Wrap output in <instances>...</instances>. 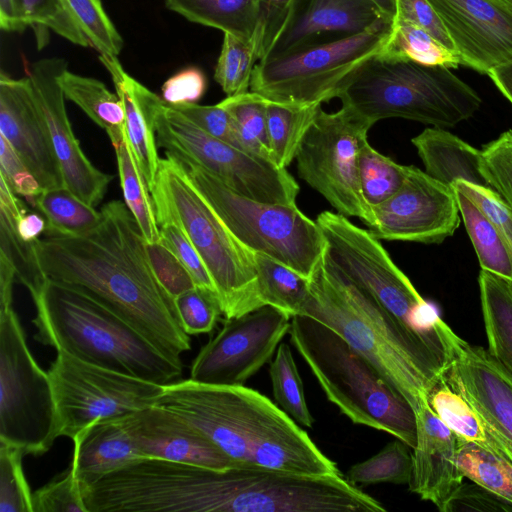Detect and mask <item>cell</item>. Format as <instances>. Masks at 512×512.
Wrapping results in <instances>:
<instances>
[{
    "label": "cell",
    "instance_id": "55",
    "mask_svg": "<svg viewBox=\"0 0 512 512\" xmlns=\"http://www.w3.org/2000/svg\"><path fill=\"white\" fill-rule=\"evenodd\" d=\"M207 78L204 72L189 66L168 78L162 85V99L169 105L195 104L205 94Z\"/></svg>",
    "mask_w": 512,
    "mask_h": 512
},
{
    "label": "cell",
    "instance_id": "9",
    "mask_svg": "<svg viewBox=\"0 0 512 512\" xmlns=\"http://www.w3.org/2000/svg\"><path fill=\"white\" fill-rule=\"evenodd\" d=\"M316 222L325 239L326 258L407 330L446 355L436 329L437 308L419 294L381 240L337 212L323 211Z\"/></svg>",
    "mask_w": 512,
    "mask_h": 512
},
{
    "label": "cell",
    "instance_id": "53",
    "mask_svg": "<svg viewBox=\"0 0 512 512\" xmlns=\"http://www.w3.org/2000/svg\"><path fill=\"white\" fill-rule=\"evenodd\" d=\"M0 177L16 195L24 197L29 204L35 205V199L42 188L10 143L1 135Z\"/></svg>",
    "mask_w": 512,
    "mask_h": 512
},
{
    "label": "cell",
    "instance_id": "39",
    "mask_svg": "<svg viewBox=\"0 0 512 512\" xmlns=\"http://www.w3.org/2000/svg\"><path fill=\"white\" fill-rule=\"evenodd\" d=\"M457 465L465 478L512 504V462L459 438Z\"/></svg>",
    "mask_w": 512,
    "mask_h": 512
},
{
    "label": "cell",
    "instance_id": "35",
    "mask_svg": "<svg viewBox=\"0 0 512 512\" xmlns=\"http://www.w3.org/2000/svg\"><path fill=\"white\" fill-rule=\"evenodd\" d=\"M18 198L0 202V254L7 256L16 270V280L23 284L34 300L43 289L47 278L37 262L33 243H26L16 232L15 223L27 212Z\"/></svg>",
    "mask_w": 512,
    "mask_h": 512
},
{
    "label": "cell",
    "instance_id": "38",
    "mask_svg": "<svg viewBox=\"0 0 512 512\" xmlns=\"http://www.w3.org/2000/svg\"><path fill=\"white\" fill-rule=\"evenodd\" d=\"M267 103V99L252 91L227 96L219 102L231 115L243 149L273 163L267 128Z\"/></svg>",
    "mask_w": 512,
    "mask_h": 512
},
{
    "label": "cell",
    "instance_id": "25",
    "mask_svg": "<svg viewBox=\"0 0 512 512\" xmlns=\"http://www.w3.org/2000/svg\"><path fill=\"white\" fill-rule=\"evenodd\" d=\"M127 416L97 420L72 439L70 464L82 488L143 458L127 427Z\"/></svg>",
    "mask_w": 512,
    "mask_h": 512
},
{
    "label": "cell",
    "instance_id": "6",
    "mask_svg": "<svg viewBox=\"0 0 512 512\" xmlns=\"http://www.w3.org/2000/svg\"><path fill=\"white\" fill-rule=\"evenodd\" d=\"M158 226L172 222L186 234L215 285L223 315L234 318L262 306L255 269L243 247L169 152L160 158L151 190Z\"/></svg>",
    "mask_w": 512,
    "mask_h": 512
},
{
    "label": "cell",
    "instance_id": "1",
    "mask_svg": "<svg viewBox=\"0 0 512 512\" xmlns=\"http://www.w3.org/2000/svg\"><path fill=\"white\" fill-rule=\"evenodd\" d=\"M92 231L71 237L45 236L33 243L48 280L91 297L137 330L163 356L182 366L191 348L175 299L156 277L139 226L119 200L101 208Z\"/></svg>",
    "mask_w": 512,
    "mask_h": 512
},
{
    "label": "cell",
    "instance_id": "33",
    "mask_svg": "<svg viewBox=\"0 0 512 512\" xmlns=\"http://www.w3.org/2000/svg\"><path fill=\"white\" fill-rule=\"evenodd\" d=\"M46 221L45 236L73 237L98 226L101 211L85 203L66 187L42 190L35 205Z\"/></svg>",
    "mask_w": 512,
    "mask_h": 512
},
{
    "label": "cell",
    "instance_id": "56",
    "mask_svg": "<svg viewBox=\"0 0 512 512\" xmlns=\"http://www.w3.org/2000/svg\"><path fill=\"white\" fill-rule=\"evenodd\" d=\"M394 19L405 20L421 27L445 48L456 53L442 20L428 0H396Z\"/></svg>",
    "mask_w": 512,
    "mask_h": 512
},
{
    "label": "cell",
    "instance_id": "19",
    "mask_svg": "<svg viewBox=\"0 0 512 512\" xmlns=\"http://www.w3.org/2000/svg\"><path fill=\"white\" fill-rule=\"evenodd\" d=\"M461 64L488 74L512 61V7L503 0H428Z\"/></svg>",
    "mask_w": 512,
    "mask_h": 512
},
{
    "label": "cell",
    "instance_id": "32",
    "mask_svg": "<svg viewBox=\"0 0 512 512\" xmlns=\"http://www.w3.org/2000/svg\"><path fill=\"white\" fill-rule=\"evenodd\" d=\"M461 218L475 249L481 270L512 284V255L495 222L460 190L453 187Z\"/></svg>",
    "mask_w": 512,
    "mask_h": 512
},
{
    "label": "cell",
    "instance_id": "37",
    "mask_svg": "<svg viewBox=\"0 0 512 512\" xmlns=\"http://www.w3.org/2000/svg\"><path fill=\"white\" fill-rule=\"evenodd\" d=\"M377 56L427 66L456 68L461 64L457 53L445 48L421 27L400 19H394L388 41Z\"/></svg>",
    "mask_w": 512,
    "mask_h": 512
},
{
    "label": "cell",
    "instance_id": "3",
    "mask_svg": "<svg viewBox=\"0 0 512 512\" xmlns=\"http://www.w3.org/2000/svg\"><path fill=\"white\" fill-rule=\"evenodd\" d=\"M303 315L342 336L416 411L446 372V356L391 316L325 256L310 279Z\"/></svg>",
    "mask_w": 512,
    "mask_h": 512
},
{
    "label": "cell",
    "instance_id": "2",
    "mask_svg": "<svg viewBox=\"0 0 512 512\" xmlns=\"http://www.w3.org/2000/svg\"><path fill=\"white\" fill-rule=\"evenodd\" d=\"M157 405L175 412L241 466L304 475H340L309 435L278 405L244 385L186 379L163 385Z\"/></svg>",
    "mask_w": 512,
    "mask_h": 512
},
{
    "label": "cell",
    "instance_id": "34",
    "mask_svg": "<svg viewBox=\"0 0 512 512\" xmlns=\"http://www.w3.org/2000/svg\"><path fill=\"white\" fill-rule=\"evenodd\" d=\"M321 105L267 103V128L273 163L286 169L314 122Z\"/></svg>",
    "mask_w": 512,
    "mask_h": 512
},
{
    "label": "cell",
    "instance_id": "21",
    "mask_svg": "<svg viewBox=\"0 0 512 512\" xmlns=\"http://www.w3.org/2000/svg\"><path fill=\"white\" fill-rule=\"evenodd\" d=\"M0 135L27 165L42 190L64 186L29 77L13 79L1 72Z\"/></svg>",
    "mask_w": 512,
    "mask_h": 512
},
{
    "label": "cell",
    "instance_id": "18",
    "mask_svg": "<svg viewBox=\"0 0 512 512\" xmlns=\"http://www.w3.org/2000/svg\"><path fill=\"white\" fill-rule=\"evenodd\" d=\"M66 68L63 58H45L32 64L28 77L59 163L64 187L94 207L104 198L113 175L101 172L90 162L73 133L59 84V76Z\"/></svg>",
    "mask_w": 512,
    "mask_h": 512
},
{
    "label": "cell",
    "instance_id": "30",
    "mask_svg": "<svg viewBox=\"0 0 512 512\" xmlns=\"http://www.w3.org/2000/svg\"><path fill=\"white\" fill-rule=\"evenodd\" d=\"M65 98L74 102L93 122L103 128L111 143L125 134V110L117 93H112L101 81L70 72L59 76Z\"/></svg>",
    "mask_w": 512,
    "mask_h": 512
},
{
    "label": "cell",
    "instance_id": "15",
    "mask_svg": "<svg viewBox=\"0 0 512 512\" xmlns=\"http://www.w3.org/2000/svg\"><path fill=\"white\" fill-rule=\"evenodd\" d=\"M290 322L291 317L268 305L226 319L195 357L190 379L209 385H244L271 360Z\"/></svg>",
    "mask_w": 512,
    "mask_h": 512
},
{
    "label": "cell",
    "instance_id": "57",
    "mask_svg": "<svg viewBox=\"0 0 512 512\" xmlns=\"http://www.w3.org/2000/svg\"><path fill=\"white\" fill-rule=\"evenodd\" d=\"M511 511L512 504L487 489L463 482L450 500L446 512L453 511Z\"/></svg>",
    "mask_w": 512,
    "mask_h": 512
},
{
    "label": "cell",
    "instance_id": "60",
    "mask_svg": "<svg viewBox=\"0 0 512 512\" xmlns=\"http://www.w3.org/2000/svg\"><path fill=\"white\" fill-rule=\"evenodd\" d=\"M15 228L21 240L26 243H34L45 232L46 221L42 215L27 211L17 220Z\"/></svg>",
    "mask_w": 512,
    "mask_h": 512
},
{
    "label": "cell",
    "instance_id": "58",
    "mask_svg": "<svg viewBox=\"0 0 512 512\" xmlns=\"http://www.w3.org/2000/svg\"><path fill=\"white\" fill-rule=\"evenodd\" d=\"M260 3L261 18L257 39L260 44L262 57L265 48L276 37L287 21L295 0H260Z\"/></svg>",
    "mask_w": 512,
    "mask_h": 512
},
{
    "label": "cell",
    "instance_id": "29",
    "mask_svg": "<svg viewBox=\"0 0 512 512\" xmlns=\"http://www.w3.org/2000/svg\"><path fill=\"white\" fill-rule=\"evenodd\" d=\"M255 269L259 297L289 317L303 315L311 296L310 280L272 257L247 249Z\"/></svg>",
    "mask_w": 512,
    "mask_h": 512
},
{
    "label": "cell",
    "instance_id": "28",
    "mask_svg": "<svg viewBox=\"0 0 512 512\" xmlns=\"http://www.w3.org/2000/svg\"><path fill=\"white\" fill-rule=\"evenodd\" d=\"M478 282L488 352L512 376V284L484 270Z\"/></svg>",
    "mask_w": 512,
    "mask_h": 512
},
{
    "label": "cell",
    "instance_id": "46",
    "mask_svg": "<svg viewBox=\"0 0 512 512\" xmlns=\"http://www.w3.org/2000/svg\"><path fill=\"white\" fill-rule=\"evenodd\" d=\"M25 451L0 440V512H33L32 493L23 470Z\"/></svg>",
    "mask_w": 512,
    "mask_h": 512
},
{
    "label": "cell",
    "instance_id": "7",
    "mask_svg": "<svg viewBox=\"0 0 512 512\" xmlns=\"http://www.w3.org/2000/svg\"><path fill=\"white\" fill-rule=\"evenodd\" d=\"M450 69L376 55L360 68L338 98L373 124L403 118L451 128L474 116L482 100Z\"/></svg>",
    "mask_w": 512,
    "mask_h": 512
},
{
    "label": "cell",
    "instance_id": "59",
    "mask_svg": "<svg viewBox=\"0 0 512 512\" xmlns=\"http://www.w3.org/2000/svg\"><path fill=\"white\" fill-rule=\"evenodd\" d=\"M0 26L6 32H22L29 27L20 0H0Z\"/></svg>",
    "mask_w": 512,
    "mask_h": 512
},
{
    "label": "cell",
    "instance_id": "44",
    "mask_svg": "<svg viewBox=\"0 0 512 512\" xmlns=\"http://www.w3.org/2000/svg\"><path fill=\"white\" fill-rule=\"evenodd\" d=\"M20 3L29 27L35 29L40 48L45 43L44 37L48 30L73 44L91 47L63 0H20Z\"/></svg>",
    "mask_w": 512,
    "mask_h": 512
},
{
    "label": "cell",
    "instance_id": "64",
    "mask_svg": "<svg viewBox=\"0 0 512 512\" xmlns=\"http://www.w3.org/2000/svg\"><path fill=\"white\" fill-rule=\"evenodd\" d=\"M503 1L512 7V0H503Z\"/></svg>",
    "mask_w": 512,
    "mask_h": 512
},
{
    "label": "cell",
    "instance_id": "16",
    "mask_svg": "<svg viewBox=\"0 0 512 512\" xmlns=\"http://www.w3.org/2000/svg\"><path fill=\"white\" fill-rule=\"evenodd\" d=\"M372 210L375 224L368 230L379 240L439 244L460 225L454 188L415 166H407L400 189Z\"/></svg>",
    "mask_w": 512,
    "mask_h": 512
},
{
    "label": "cell",
    "instance_id": "48",
    "mask_svg": "<svg viewBox=\"0 0 512 512\" xmlns=\"http://www.w3.org/2000/svg\"><path fill=\"white\" fill-rule=\"evenodd\" d=\"M175 304L188 335L211 332L223 314L218 295L198 287L177 296Z\"/></svg>",
    "mask_w": 512,
    "mask_h": 512
},
{
    "label": "cell",
    "instance_id": "62",
    "mask_svg": "<svg viewBox=\"0 0 512 512\" xmlns=\"http://www.w3.org/2000/svg\"><path fill=\"white\" fill-rule=\"evenodd\" d=\"M487 75L512 104V61L493 68Z\"/></svg>",
    "mask_w": 512,
    "mask_h": 512
},
{
    "label": "cell",
    "instance_id": "47",
    "mask_svg": "<svg viewBox=\"0 0 512 512\" xmlns=\"http://www.w3.org/2000/svg\"><path fill=\"white\" fill-rule=\"evenodd\" d=\"M33 512H87L73 467L32 493Z\"/></svg>",
    "mask_w": 512,
    "mask_h": 512
},
{
    "label": "cell",
    "instance_id": "26",
    "mask_svg": "<svg viewBox=\"0 0 512 512\" xmlns=\"http://www.w3.org/2000/svg\"><path fill=\"white\" fill-rule=\"evenodd\" d=\"M411 142L432 178L450 187L466 182L491 189L482 171V149L437 127L424 129Z\"/></svg>",
    "mask_w": 512,
    "mask_h": 512
},
{
    "label": "cell",
    "instance_id": "61",
    "mask_svg": "<svg viewBox=\"0 0 512 512\" xmlns=\"http://www.w3.org/2000/svg\"><path fill=\"white\" fill-rule=\"evenodd\" d=\"M16 280V270L12 261L0 254V308L12 306V288Z\"/></svg>",
    "mask_w": 512,
    "mask_h": 512
},
{
    "label": "cell",
    "instance_id": "36",
    "mask_svg": "<svg viewBox=\"0 0 512 512\" xmlns=\"http://www.w3.org/2000/svg\"><path fill=\"white\" fill-rule=\"evenodd\" d=\"M116 153L118 173L126 206L136 220L148 244L161 242L151 193L134 159L126 130L123 137L112 144Z\"/></svg>",
    "mask_w": 512,
    "mask_h": 512
},
{
    "label": "cell",
    "instance_id": "14",
    "mask_svg": "<svg viewBox=\"0 0 512 512\" xmlns=\"http://www.w3.org/2000/svg\"><path fill=\"white\" fill-rule=\"evenodd\" d=\"M54 395L58 436L74 439L93 422L155 405L163 385L57 352L47 371Z\"/></svg>",
    "mask_w": 512,
    "mask_h": 512
},
{
    "label": "cell",
    "instance_id": "63",
    "mask_svg": "<svg viewBox=\"0 0 512 512\" xmlns=\"http://www.w3.org/2000/svg\"><path fill=\"white\" fill-rule=\"evenodd\" d=\"M381 15L390 23H393L396 15V0H370Z\"/></svg>",
    "mask_w": 512,
    "mask_h": 512
},
{
    "label": "cell",
    "instance_id": "17",
    "mask_svg": "<svg viewBox=\"0 0 512 512\" xmlns=\"http://www.w3.org/2000/svg\"><path fill=\"white\" fill-rule=\"evenodd\" d=\"M436 329L446 352L445 380L479 413L512 462V376L488 350L461 338L441 317Z\"/></svg>",
    "mask_w": 512,
    "mask_h": 512
},
{
    "label": "cell",
    "instance_id": "54",
    "mask_svg": "<svg viewBox=\"0 0 512 512\" xmlns=\"http://www.w3.org/2000/svg\"><path fill=\"white\" fill-rule=\"evenodd\" d=\"M452 187L460 190L495 222L512 255V209L492 189L466 182H457Z\"/></svg>",
    "mask_w": 512,
    "mask_h": 512
},
{
    "label": "cell",
    "instance_id": "8",
    "mask_svg": "<svg viewBox=\"0 0 512 512\" xmlns=\"http://www.w3.org/2000/svg\"><path fill=\"white\" fill-rule=\"evenodd\" d=\"M174 157L243 247L268 255L309 280L312 278L326 247L316 221L296 205L266 203L243 196L198 164Z\"/></svg>",
    "mask_w": 512,
    "mask_h": 512
},
{
    "label": "cell",
    "instance_id": "10",
    "mask_svg": "<svg viewBox=\"0 0 512 512\" xmlns=\"http://www.w3.org/2000/svg\"><path fill=\"white\" fill-rule=\"evenodd\" d=\"M391 26L370 29L259 61L250 91L289 105H322L341 91L388 41Z\"/></svg>",
    "mask_w": 512,
    "mask_h": 512
},
{
    "label": "cell",
    "instance_id": "49",
    "mask_svg": "<svg viewBox=\"0 0 512 512\" xmlns=\"http://www.w3.org/2000/svg\"><path fill=\"white\" fill-rule=\"evenodd\" d=\"M482 171L491 189L512 209V130L483 146Z\"/></svg>",
    "mask_w": 512,
    "mask_h": 512
},
{
    "label": "cell",
    "instance_id": "41",
    "mask_svg": "<svg viewBox=\"0 0 512 512\" xmlns=\"http://www.w3.org/2000/svg\"><path fill=\"white\" fill-rule=\"evenodd\" d=\"M269 374L277 405L300 426L312 427L314 418L307 406L303 383L287 343L279 344Z\"/></svg>",
    "mask_w": 512,
    "mask_h": 512
},
{
    "label": "cell",
    "instance_id": "51",
    "mask_svg": "<svg viewBox=\"0 0 512 512\" xmlns=\"http://www.w3.org/2000/svg\"><path fill=\"white\" fill-rule=\"evenodd\" d=\"M170 106L208 134L243 149L231 115L219 103L216 105L195 103Z\"/></svg>",
    "mask_w": 512,
    "mask_h": 512
},
{
    "label": "cell",
    "instance_id": "42",
    "mask_svg": "<svg viewBox=\"0 0 512 512\" xmlns=\"http://www.w3.org/2000/svg\"><path fill=\"white\" fill-rule=\"evenodd\" d=\"M409 448L399 439L388 443L372 457L351 466L347 480L355 486L408 484L412 472V453Z\"/></svg>",
    "mask_w": 512,
    "mask_h": 512
},
{
    "label": "cell",
    "instance_id": "5",
    "mask_svg": "<svg viewBox=\"0 0 512 512\" xmlns=\"http://www.w3.org/2000/svg\"><path fill=\"white\" fill-rule=\"evenodd\" d=\"M288 334L327 399L344 415L415 447V410L364 355L309 316H293Z\"/></svg>",
    "mask_w": 512,
    "mask_h": 512
},
{
    "label": "cell",
    "instance_id": "12",
    "mask_svg": "<svg viewBox=\"0 0 512 512\" xmlns=\"http://www.w3.org/2000/svg\"><path fill=\"white\" fill-rule=\"evenodd\" d=\"M154 126L157 146L198 164L237 193L266 203L296 205L300 188L286 169L208 134L163 99Z\"/></svg>",
    "mask_w": 512,
    "mask_h": 512
},
{
    "label": "cell",
    "instance_id": "40",
    "mask_svg": "<svg viewBox=\"0 0 512 512\" xmlns=\"http://www.w3.org/2000/svg\"><path fill=\"white\" fill-rule=\"evenodd\" d=\"M260 47L255 39H245L224 33L221 51L214 71V79L227 96L248 91Z\"/></svg>",
    "mask_w": 512,
    "mask_h": 512
},
{
    "label": "cell",
    "instance_id": "43",
    "mask_svg": "<svg viewBox=\"0 0 512 512\" xmlns=\"http://www.w3.org/2000/svg\"><path fill=\"white\" fill-rule=\"evenodd\" d=\"M407 174V166L393 161L375 150L367 141L359 154V181L366 202L376 206L402 186Z\"/></svg>",
    "mask_w": 512,
    "mask_h": 512
},
{
    "label": "cell",
    "instance_id": "20",
    "mask_svg": "<svg viewBox=\"0 0 512 512\" xmlns=\"http://www.w3.org/2000/svg\"><path fill=\"white\" fill-rule=\"evenodd\" d=\"M384 26L392 23L370 0H295L287 21L260 61Z\"/></svg>",
    "mask_w": 512,
    "mask_h": 512
},
{
    "label": "cell",
    "instance_id": "13",
    "mask_svg": "<svg viewBox=\"0 0 512 512\" xmlns=\"http://www.w3.org/2000/svg\"><path fill=\"white\" fill-rule=\"evenodd\" d=\"M374 124L346 105L333 113L319 109L296 155L299 177L346 217L375 224L359 181V154Z\"/></svg>",
    "mask_w": 512,
    "mask_h": 512
},
{
    "label": "cell",
    "instance_id": "45",
    "mask_svg": "<svg viewBox=\"0 0 512 512\" xmlns=\"http://www.w3.org/2000/svg\"><path fill=\"white\" fill-rule=\"evenodd\" d=\"M91 47L99 53L118 56L123 39L104 9L101 0H63Z\"/></svg>",
    "mask_w": 512,
    "mask_h": 512
},
{
    "label": "cell",
    "instance_id": "50",
    "mask_svg": "<svg viewBox=\"0 0 512 512\" xmlns=\"http://www.w3.org/2000/svg\"><path fill=\"white\" fill-rule=\"evenodd\" d=\"M161 242L167 246L191 275L196 287L217 294L212 278L199 253L175 223L159 225ZM218 295V294H217Z\"/></svg>",
    "mask_w": 512,
    "mask_h": 512
},
{
    "label": "cell",
    "instance_id": "22",
    "mask_svg": "<svg viewBox=\"0 0 512 512\" xmlns=\"http://www.w3.org/2000/svg\"><path fill=\"white\" fill-rule=\"evenodd\" d=\"M127 427L143 457L216 470L241 466L185 419L157 404L128 414Z\"/></svg>",
    "mask_w": 512,
    "mask_h": 512
},
{
    "label": "cell",
    "instance_id": "52",
    "mask_svg": "<svg viewBox=\"0 0 512 512\" xmlns=\"http://www.w3.org/2000/svg\"><path fill=\"white\" fill-rule=\"evenodd\" d=\"M147 253L156 277L174 299L196 287L184 265L162 242L147 243Z\"/></svg>",
    "mask_w": 512,
    "mask_h": 512
},
{
    "label": "cell",
    "instance_id": "27",
    "mask_svg": "<svg viewBox=\"0 0 512 512\" xmlns=\"http://www.w3.org/2000/svg\"><path fill=\"white\" fill-rule=\"evenodd\" d=\"M165 5L190 22L258 42L260 0H165Z\"/></svg>",
    "mask_w": 512,
    "mask_h": 512
},
{
    "label": "cell",
    "instance_id": "23",
    "mask_svg": "<svg viewBox=\"0 0 512 512\" xmlns=\"http://www.w3.org/2000/svg\"><path fill=\"white\" fill-rule=\"evenodd\" d=\"M415 414L417 438L409 489L446 512L465 478L457 465L459 438L437 417L428 402Z\"/></svg>",
    "mask_w": 512,
    "mask_h": 512
},
{
    "label": "cell",
    "instance_id": "4",
    "mask_svg": "<svg viewBox=\"0 0 512 512\" xmlns=\"http://www.w3.org/2000/svg\"><path fill=\"white\" fill-rule=\"evenodd\" d=\"M33 302L34 339L57 352L160 385L182 373L126 321L74 288L47 279Z\"/></svg>",
    "mask_w": 512,
    "mask_h": 512
},
{
    "label": "cell",
    "instance_id": "31",
    "mask_svg": "<svg viewBox=\"0 0 512 512\" xmlns=\"http://www.w3.org/2000/svg\"><path fill=\"white\" fill-rule=\"evenodd\" d=\"M428 403L437 417L460 439L480 445L511 462L479 413L448 384L444 376L429 394Z\"/></svg>",
    "mask_w": 512,
    "mask_h": 512
},
{
    "label": "cell",
    "instance_id": "11",
    "mask_svg": "<svg viewBox=\"0 0 512 512\" xmlns=\"http://www.w3.org/2000/svg\"><path fill=\"white\" fill-rule=\"evenodd\" d=\"M58 437L49 375L30 352L13 307L0 308V440L40 456Z\"/></svg>",
    "mask_w": 512,
    "mask_h": 512
},
{
    "label": "cell",
    "instance_id": "24",
    "mask_svg": "<svg viewBox=\"0 0 512 512\" xmlns=\"http://www.w3.org/2000/svg\"><path fill=\"white\" fill-rule=\"evenodd\" d=\"M99 60L110 73L116 93L123 103L127 138L137 166L151 192L160 161L154 115L162 99L130 76L117 56L99 53Z\"/></svg>",
    "mask_w": 512,
    "mask_h": 512
}]
</instances>
